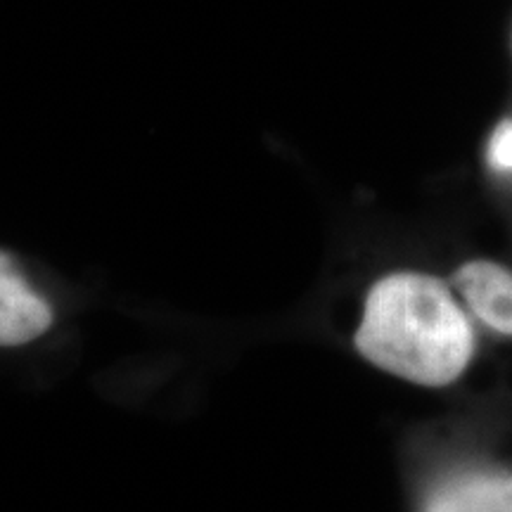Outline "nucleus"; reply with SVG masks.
I'll return each instance as SVG.
<instances>
[{
	"label": "nucleus",
	"mask_w": 512,
	"mask_h": 512,
	"mask_svg": "<svg viewBox=\"0 0 512 512\" xmlns=\"http://www.w3.org/2000/svg\"><path fill=\"white\" fill-rule=\"evenodd\" d=\"M55 306L0 249V349L27 347L53 330Z\"/></svg>",
	"instance_id": "2"
},
{
	"label": "nucleus",
	"mask_w": 512,
	"mask_h": 512,
	"mask_svg": "<svg viewBox=\"0 0 512 512\" xmlns=\"http://www.w3.org/2000/svg\"><path fill=\"white\" fill-rule=\"evenodd\" d=\"M354 342L373 366L425 387L458 380L475 351L451 290L422 273H394L373 285Z\"/></svg>",
	"instance_id": "1"
},
{
	"label": "nucleus",
	"mask_w": 512,
	"mask_h": 512,
	"mask_svg": "<svg viewBox=\"0 0 512 512\" xmlns=\"http://www.w3.org/2000/svg\"><path fill=\"white\" fill-rule=\"evenodd\" d=\"M453 285L484 325L512 335V271L491 261H470L453 275Z\"/></svg>",
	"instance_id": "4"
},
{
	"label": "nucleus",
	"mask_w": 512,
	"mask_h": 512,
	"mask_svg": "<svg viewBox=\"0 0 512 512\" xmlns=\"http://www.w3.org/2000/svg\"><path fill=\"white\" fill-rule=\"evenodd\" d=\"M422 512H512V470H470L434 486Z\"/></svg>",
	"instance_id": "3"
},
{
	"label": "nucleus",
	"mask_w": 512,
	"mask_h": 512,
	"mask_svg": "<svg viewBox=\"0 0 512 512\" xmlns=\"http://www.w3.org/2000/svg\"><path fill=\"white\" fill-rule=\"evenodd\" d=\"M489 159L496 169H512V119L503 121L491 136Z\"/></svg>",
	"instance_id": "5"
}]
</instances>
